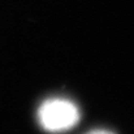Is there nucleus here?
<instances>
[{"label": "nucleus", "instance_id": "f257e3e1", "mask_svg": "<svg viewBox=\"0 0 134 134\" xmlns=\"http://www.w3.org/2000/svg\"><path fill=\"white\" fill-rule=\"evenodd\" d=\"M37 119L41 128L52 134L73 129L81 120V111L76 103L65 98H49L39 105Z\"/></svg>", "mask_w": 134, "mask_h": 134}, {"label": "nucleus", "instance_id": "f03ea898", "mask_svg": "<svg viewBox=\"0 0 134 134\" xmlns=\"http://www.w3.org/2000/svg\"><path fill=\"white\" fill-rule=\"evenodd\" d=\"M86 134H115V133H112L111 130H107V129H94V130H90L89 133Z\"/></svg>", "mask_w": 134, "mask_h": 134}]
</instances>
